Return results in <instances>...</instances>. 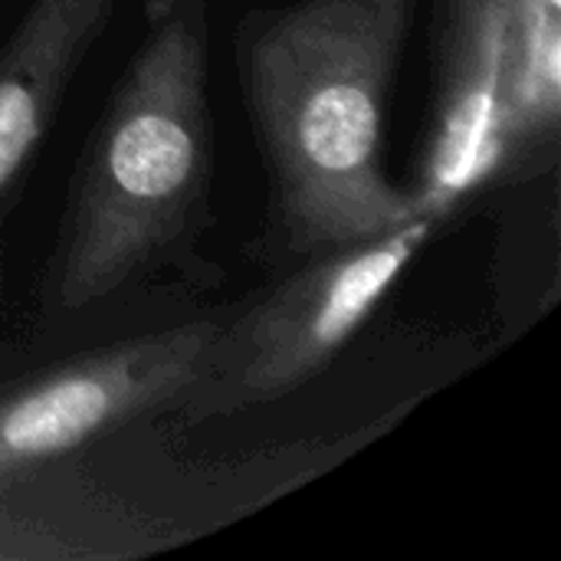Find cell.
<instances>
[{
  "instance_id": "1",
  "label": "cell",
  "mask_w": 561,
  "mask_h": 561,
  "mask_svg": "<svg viewBox=\"0 0 561 561\" xmlns=\"http://www.w3.org/2000/svg\"><path fill=\"white\" fill-rule=\"evenodd\" d=\"M417 7L293 0L237 23L233 62L266 171L273 256L306 260L427 207L385 171L388 99Z\"/></svg>"
},
{
  "instance_id": "2",
  "label": "cell",
  "mask_w": 561,
  "mask_h": 561,
  "mask_svg": "<svg viewBox=\"0 0 561 561\" xmlns=\"http://www.w3.org/2000/svg\"><path fill=\"white\" fill-rule=\"evenodd\" d=\"M207 76V3L145 0L138 43L76 158L43 283L53 309L102 302L210 224Z\"/></svg>"
},
{
  "instance_id": "3",
  "label": "cell",
  "mask_w": 561,
  "mask_h": 561,
  "mask_svg": "<svg viewBox=\"0 0 561 561\" xmlns=\"http://www.w3.org/2000/svg\"><path fill=\"white\" fill-rule=\"evenodd\" d=\"M450 217L454 210L427 204L391 230L306 256L263 299L217 322L174 414L187 424L230 417L316 381Z\"/></svg>"
},
{
  "instance_id": "4",
  "label": "cell",
  "mask_w": 561,
  "mask_h": 561,
  "mask_svg": "<svg viewBox=\"0 0 561 561\" xmlns=\"http://www.w3.org/2000/svg\"><path fill=\"white\" fill-rule=\"evenodd\" d=\"M220 319L131 335L0 394V493L145 417L174 411Z\"/></svg>"
},
{
  "instance_id": "5",
  "label": "cell",
  "mask_w": 561,
  "mask_h": 561,
  "mask_svg": "<svg viewBox=\"0 0 561 561\" xmlns=\"http://www.w3.org/2000/svg\"><path fill=\"white\" fill-rule=\"evenodd\" d=\"M519 66V0H440L437 99L424 145V204L460 210L506 184L510 118Z\"/></svg>"
},
{
  "instance_id": "6",
  "label": "cell",
  "mask_w": 561,
  "mask_h": 561,
  "mask_svg": "<svg viewBox=\"0 0 561 561\" xmlns=\"http://www.w3.org/2000/svg\"><path fill=\"white\" fill-rule=\"evenodd\" d=\"M118 0H33L0 46V217L23 187Z\"/></svg>"
},
{
  "instance_id": "7",
  "label": "cell",
  "mask_w": 561,
  "mask_h": 561,
  "mask_svg": "<svg viewBox=\"0 0 561 561\" xmlns=\"http://www.w3.org/2000/svg\"><path fill=\"white\" fill-rule=\"evenodd\" d=\"M536 7H546V10H561V0H529Z\"/></svg>"
},
{
  "instance_id": "8",
  "label": "cell",
  "mask_w": 561,
  "mask_h": 561,
  "mask_svg": "<svg viewBox=\"0 0 561 561\" xmlns=\"http://www.w3.org/2000/svg\"><path fill=\"white\" fill-rule=\"evenodd\" d=\"M0 7H3V0H0Z\"/></svg>"
}]
</instances>
